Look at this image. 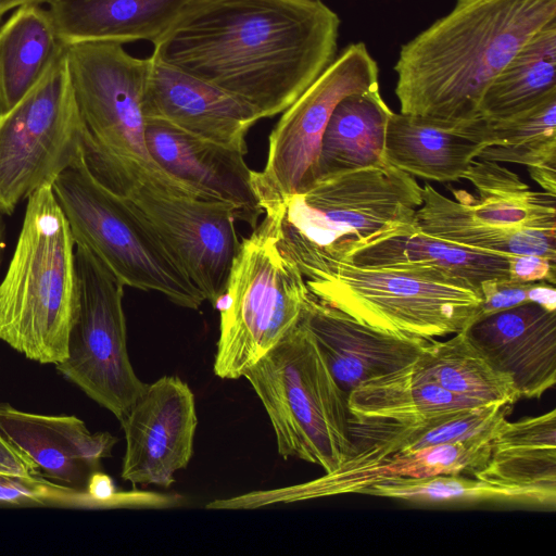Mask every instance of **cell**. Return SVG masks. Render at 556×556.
<instances>
[{"mask_svg": "<svg viewBox=\"0 0 556 556\" xmlns=\"http://www.w3.org/2000/svg\"><path fill=\"white\" fill-rule=\"evenodd\" d=\"M51 0H0V22L15 9L26 4L48 5Z\"/></svg>", "mask_w": 556, "mask_h": 556, "instance_id": "60d3db41", "label": "cell"}, {"mask_svg": "<svg viewBox=\"0 0 556 556\" xmlns=\"http://www.w3.org/2000/svg\"><path fill=\"white\" fill-rule=\"evenodd\" d=\"M3 214L0 213V263L5 248Z\"/></svg>", "mask_w": 556, "mask_h": 556, "instance_id": "b9f144b4", "label": "cell"}, {"mask_svg": "<svg viewBox=\"0 0 556 556\" xmlns=\"http://www.w3.org/2000/svg\"><path fill=\"white\" fill-rule=\"evenodd\" d=\"M392 112L379 88L343 98L323 135L317 179L383 164L386 130Z\"/></svg>", "mask_w": 556, "mask_h": 556, "instance_id": "f1b7e54d", "label": "cell"}, {"mask_svg": "<svg viewBox=\"0 0 556 556\" xmlns=\"http://www.w3.org/2000/svg\"><path fill=\"white\" fill-rule=\"evenodd\" d=\"M379 88V68L364 42L344 47L327 68L282 112L268 140L262 172L252 182L264 214H276L317 179L323 135L346 96Z\"/></svg>", "mask_w": 556, "mask_h": 556, "instance_id": "7c38bea8", "label": "cell"}, {"mask_svg": "<svg viewBox=\"0 0 556 556\" xmlns=\"http://www.w3.org/2000/svg\"><path fill=\"white\" fill-rule=\"evenodd\" d=\"M78 306L75 241L51 185L27 199L0 282V340L27 358L64 361Z\"/></svg>", "mask_w": 556, "mask_h": 556, "instance_id": "5b68a950", "label": "cell"}, {"mask_svg": "<svg viewBox=\"0 0 556 556\" xmlns=\"http://www.w3.org/2000/svg\"><path fill=\"white\" fill-rule=\"evenodd\" d=\"M125 434L123 480L132 485L170 486L193 454L198 425L194 395L177 376L147 384L119 421Z\"/></svg>", "mask_w": 556, "mask_h": 556, "instance_id": "5bb4252c", "label": "cell"}, {"mask_svg": "<svg viewBox=\"0 0 556 556\" xmlns=\"http://www.w3.org/2000/svg\"><path fill=\"white\" fill-rule=\"evenodd\" d=\"M86 493L90 498L101 503H108L117 495L112 479L99 470L90 476Z\"/></svg>", "mask_w": 556, "mask_h": 556, "instance_id": "f35d334b", "label": "cell"}, {"mask_svg": "<svg viewBox=\"0 0 556 556\" xmlns=\"http://www.w3.org/2000/svg\"><path fill=\"white\" fill-rule=\"evenodd\" d=\"M484 121L490 144L478 160L527 168L556 165V93L515 116Z\"/></svg>", "mask_w": 556, "mask_h": 556, "instance_id": "836d02e7", "label": "cell"}, {"mask_svg": "<svg viewBox=\"0 0 556 556\" xmlns=\"http://www.w3.org/2000/svg\"><path fill=\"white\" fill-rule=\"evenodd\" d=\"M83 134L64 49L38 83L0 114V213L11 215L73 165L83 154Z\"/></svg>", "mask_w": 556, "mask_h": 556, "instance_id": "9c48e42d", "label": "cell"}, {"mask_svg": "<svg viewBox=\"0 0 556 556\" xmlns=\"http://www.w3.org/2000/svg\"><path fill=\"white\" fill-rule=\"evenodd\" d=\"M473 407L480 406L441 388L414 363L367 380L348 395L350 418L356 421L414 424Z\"/></svg>", "mask_w": 556, "mask_h": 556, "instance_id": "484cf974", "label": "cell"}, {"mask_svg": "<svg viewBox=\"0 0 556 556\" xmlns=\"http://www.w3.org/2000/svg\"><path fill=\"white\" fill-rule=\"evenodd\" d=\"M520 397L541 399L556 382V311L527 302L475 317L463 330Z\"/></svg>", "mask_w": 556, "mask_h": 556, "instance_id": "ac0fdd59", "label": "cell"}, {"mask_svg": "<svg viewBox=\"0 0 556 556\" xmlns=\"http://www.w3.org/2000/svg\"><path fill=\"white\" fill-rule=\"evenodd\" d=\"M490 144L485 121L446 122L392 112L386 130L384 161L426 180L463 179Z\"/></svg>", "mask_w": 556, "mask_h": 556, "instance_id": "7402d4cb", "label": "cell"}, {"mask_svg": "<svg viewBox=\"0 0 556 556\" xmlns=\"http://www.w3.org/2000/svg\"><path fill=\"white\" fill-rule=\"evenodd\" d=\"M142 98L146 119L168 123L191 135L247 153V135L260 121L257 112L238 97L149 56Z\"/></svg>", "mask_w": 556, "mask_h": 556, "instance_id": "2e32d148", "label": "cell"}, {"mask_svg": "<svg viewBox=\"0 0 556 556\" xmlns=\"http://www.w3.org/2000/svg\"><path fill=\"white\" fill-rule=\"evenodd\" d=\"M0 475L40 476L36 466L0 433ZM41 477V476H40Z\"/></svg>", "mask_w": 556, "mask_h": 556, "instance_id": "74e56055", "label": "cell"}, {"mask_svg": "<svg viewBox=\"0 0 556 556\" xmlns=\"http://www.w3.org/2000/svg\"><path fill=\"white\" fill-rule=\"evenodd\" d=\"M473 477L492 483L556 491V410L505 419L486 464Z\"/></svg>", "mask_w": 556, "mask_h": 556, "instance_id": "83f0119b", "label": "cell"}, {"mask_svg": "<svg viewBox=\"0 0 556 556\" xmlns=\"http://www.w3.org/2000/svg\"><path fill=\"white\" fill-rule=\"evenodd\" d=\"M530 302L556 311V289L554 285L545 281L533 282L530 289Z\"/></svg>", "mask_w": 556, "mask_h": 556, "instance_id": "ab89813d", "label": "cell"}, {"mask_svg": "<svg viewBox=\"0 0 556 556\" xmlns=\"http://www.w3.org/2000/svg\"><path fill=\"white\" fill-rule=\"evenodd\" d=\"M65 46L46 5L26 4L0 25V114L43 76Z\"/></svg>", "mask_w": 556, "mask_h": 556, "instance_id": "4316f807", "label": "cell"}, {"mask_svg": "<svg viewBox=\"0 0 556 556\" xmlns=\"http://www.w3.org/2000/svg\"><path fill=\"white\" fill-rule=\"evenodd\" d=\"M414 366L441 388L478 406H514L521 399L511 378L495 370L463 331L444 341L428 340Z\"/></svg>", "mask_w": 556, "mask_h": 556, "instance_id": "1f68e13d", "label": "cell"}, {"mask_svg": "<svg viewBox=\"0 0 556 556\" xmlns=\"http://www.w3.org/2000/svg\"><path fill=\"white\" fill-rule=\"evenodd\" d=\"M198 0H51L47 5L64 45L121 43L165 36Z\"/></svg>", "mask_w": 556, "mask_h": 556, "instance_id": "603a6c76", "label": "cell"}, {"mask_svg": "<svg viewBox=\"0 0 556 556\" xmlns=\"http://www.w3.org/2000/svg\"><path fill=\"white\" fill-rule=\"evenodd\" d=\"M321 248L355 266L407 270L479 293L483 281L508 278L506 255L455 244L422 232L415 225L364 243Z\"/></svg>", "mask_w": 556, "mask_h": 556, "instance_id": "ffe728a7", "label": "cell"}, {"mask_svg": "<svg viewBox=\"0 0 556 556\" xmlns=\"http://www.w3.org/2000/svg\"><path fill=\"white\" fill-rule=\"evenodd\" d=\"M75 244L88 248L124 286L198 309L205 301L154 228L125 197L98 181L83 154L51 184Z\"/></svg>", "mask_w": 556, "mask_h": 556, "instance_id": "52a82bcc", "label": "cell"}, {"mask_svg": "<svg viewBox=\"0 0 556 556\" xmlns=\"http://www.w3.org/2000/svg\"><path fill=\"white\" fill-rule=\"evenodd\" d=\"M359 494L418 504L509 502L554 507L556 491L492 483L465 475L422 478L390 477L363 489Z\"/></svg>", "mask_w": 556, "mask_h": 556, "instance_id": "d6a6232c", "label": "cell"}, {"mask_svg": "<svg viewBox=\"0 0 556 556\" xmlns=\"http://www.w3.org/2000/svg\"><path fill=\"white\" fill-rule=\"evenodd\" d=\"M274 217L279 245L298 265L308 290L361 323L431 340L463 331L479 312V292L407 270L352 265Z\"/></svg>", "mask_w": 556, "mask_h": 556, "instance_id": "277c9868", "label": "cell"}, {"mask_svg": "<svg viewBox=\"0 0 556 556\" xmlns=\"http://www.w3.org/2000/svg\"><path fill=\"white\" fill-rule=\"evenodd\" d=\"M511 409L513 405L493 404L414 424L356 421L349 418L351 453L337 469H351L393 453L469 438L507 418Z\"/></svg>", "mask_w": 556, "mask_h": 556, "instance_id": "cb8c5ba5", "label": "cell"}, {"mask_svg": "<svg viewBox=\"0 0 556 556\" xmlns=\"http://www.w3.org/2000/svg\"><path fill=\"white\" fill-rule=\"evenodd\" d=\"M415 226L430 236L477 251L556 260V229L500 227L481 222L465 204L443 195L429 184L422 187V204L416 211Z\"/></svg>", "mask_w": 556, "mask_h": 556, "instance_id": "d4e9b609", "label": "cell"}, {"mask_svg": "<svg viewBox=\"0 0 556 556\" xmlns=\"http://www.w3.org/2000/svg\"><path fill=\"white\" fill-rule=\"evenodd\" d=\"M556 93V18L539 29L493 79L479 104V117L505 119Z\"/></svg>", "mask_w": 556, "mask_h": 556, "instance_id": "4dcf8cb0", "label": "cell"}, {"mask_svg": "<svg viewBox=\"0 0 556 556\" xmlns=\"http://www.w3.org/2000/svg\"><path fill=\"white\" fill-rule=\"evenodd\" d=\"M463 179L472 184L478 198L465 190L452 192L475 218L500 227L556 229V194L531 190L501 163L475 160Z\"/></svg>", "mask_w": 556, "mask_h": 556, "instance_id": "f546056e", "label": "cell"}, {"mask_svg": "<svg viewBox=\"0 0 556 556\" xmlns=\"http://www.w3.org/2000/svg\"><path fill=\"white\" fill-rule=\"evenodd\" d=\"M68 73L84 123V162L104 187L126 197L138 184L198 198L150 155L142 98L150 59L116 41L66 45Z\"/></svg>", "mask_w": 556, "mask_h": 556, "instance_id": "3957f363", "label": "cell"}, {"mask_svg": "<svg viewBox=\"0 0 556 556\" xmlns=\"http://www.w3.org/2000/svg\"><path fill=\"white\" fill-rule=\"evenodd\" d=\"M533 282H519L509 278L491 279L480 285L482 302L477 316L492 314L530 302Z\"/></svg>", "mask_w": 556, "mask_h": 556, "instance_id": "d590c367", "label": "cell"}, {"mask_svg": "<svg viewBox=\"0 0 556 556\" xmlns=\"http://www.w3.org/2000/svg\"><path fill=\"white\" fill-rule=\"evenodd\" d=\"M301 321L346 395L367 380L412 365L428 342L361 323L319 300L311 291Z\"/></svg>", "mask_w": 556, "mask_h": 556, "instance_id": "d6986e66", "label": "cell"}, {"mask_svg": "<svg viewBox=\"0 0 556 556\" xmlns=\"http://www.w3.org/2000/svg\"><path fill=\"white\" fill-rule=\"evenodd\" d=\"M308 293L298 265L279 245L276 218L265 215L240 242L219 301L215 375L243 377L300 323Z\"/></svg>", "mask_w": 556, "mask_h": 556, "instance_id": "ba28073f", "label": "cell"}, {"mask_svg": "<svg viewBox=\"0 0 556 556\" xmlns=\"http://www.w3.org/2000/svg\"><path fill=\"white\" fill-rule=\"evenodd\" d=\"M72 493L40 476L26 478L0 475V502H40Z\"/></svg>", "mask_w": 556, "mask_h": 556, "instance_id": "e575fe53", "label": "cell"}, {"mask_svg": "<svg viewBox=\"0 0 556 556\" xmlns=\"http://www.w3.org/2000/svg\"><path fill=\"white\" fill-rule=\"evenodd\" d=\"M273 426L278 453L336 470L350 455L348 395L300 323L245 370Z\"/></svg>", "mask_w": 556, "mask_h": 556, "instance_id": "8992f818", "label": "cell"}, {"mask_svg": "<svg viewBox=\"0 0 556 556\" xmlns=\"http://www.w3.org/2000/svg\"><path fill=\"white\" fill-rule=\"evenodd\" d=\"M554 18L556 0H456L401 47L394 64L400 112L446 122L479 118L490 84Z\"/></svg>", "mask_w": 556, "mask_h": 556, "instance_id": "7a4b0ae2", "label": "cell"}, {"mask_svg": "<svg viewBox=\"0 0 556 556\" xmlns=\"http://www.w3.org/2000/svg\"><path fill=\"white\" fill-rule=\"evenodd\" d=\"M422 187L384 162L323 176L271 215L320 247L364 243L415 225Z\"/></svg>", "mask_w": 556, "mask_h": 556, "instance_id": "30bf717a", "label": "cell"}, {"mask_svg": "<svg viewBox=\"0 0 556 556\" xmlns=\"http://www.w3.org/2000/svg\"><path fill=\"white\" fill-rule=\"evenodd\" d=\"M125 198L154 228L205 301L217 305L240 247L236 210L147 184H138Z\"/></svg>", "mask_w": 556, "mask_h": 556, "instance_id": "4fadbf2b", "label": "cell"}, {"mask_svg": "<svg viewBox=\"0 0 556 556\" xmlns=\"http://www.w3.org/2000/svg\"><path fill=\"white\" fill-rule=\"evenodd\" d=\"M508 278L519 282H556V260L539 255H506Z\"/></svg>", "mask_w": 556, "mask_h": 556, "instance_id": "8d00e7d4", "label": "cell"}, {"mask_svg": "<svg viewBox=\"0 0 556 556\" xmlns=\"http://www.w3.org/2000/svg\"><path fill=\"white\" fill-rule=\"evenodd\" d=\"M152 159L198 198L231 205L253 229L264 213L243 153L191 135L168 123L146 119Z\"/></svg>", "mask_w": 556, "mask_h": 556, "instance_id": "e0dca14e", "label": "cell"}, {"mask_svg": "<svg viewBox=\"0 0 556 556\" xmlns=\"http://www.w3.org/2000/svg\"><path fill=\"white\" fill-rule=\"evenodd\" d=\"M340 23L321 0H198L152 54L273 117L336 59Z\"/></svg>", "mask_w": 556, "mask_h": 556, "instance_id": "6da1fadb", "label": "cell"}, {"mask_svg": "<svg viewBox=\"0 0 556 556\" xmlns=\"http://www.w3.org/2000/svg\"><path fill=\"white\" fill-rule=\"evenodd\" d=\"M0 433L43 479L75 493H86L90 476L117 442L109 432L92 433L76 416L33 414L9 404H0Z\"/></svg>", "mask_w": 556, "mask_h": 556, "instance_id": "44dd1931", "label": "cell"}, {"mask_svg": "<svg viewBox=\"0 0 556 556\" xmlns=\"http://www.w3.org/2000/svg\"><path fill=\"white\" fill-rule=\"evenodd\" d=\"M78 306L59 372L122 421L148 383L127 350L124 285L85 245L75 244Z\"/></svg>", "mask_w": 556, "mask_h": 556, "instance_id": "8fae6325", "label": "cell"}, {"mask_svg": "<svg viewBox=\"0 0 556 556\" xmlns=\"http://www.w3.org/2000/svg\"><path fill=\"white\" fill-rule=\"evenodd\" d=\"M505 419L463 440L393 453L355 468L336 469L315 480L283 489L240 495L237 503L240 508H257L348 493L359 494L371 483L390 477L422 478L453 473L473 477L486 464L492 440Z\"/></svg>", "mask_w": 556, "mask_h": 556, "instance_id": "9a60e30c", "label": "cell"}]
</instances>
